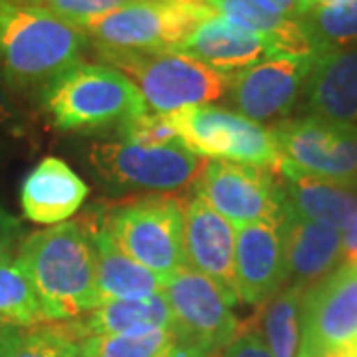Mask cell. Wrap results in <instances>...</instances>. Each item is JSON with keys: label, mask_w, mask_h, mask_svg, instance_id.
Instances as JSON below:
<instances>
[{"label": "cell", "mask_w": 357, "mask_h": 357, "mask_svg": "<svg viewBox=\"0 0 357 357\" xmlns=\"http://www.w3.org/2000/svg\"><path fill=\"white\" fill-rule=\"evenodd\" d=\"M195 192L234 229L284 220L280 187L268 169L211 159L195 181Z\"/></svg>", "instance_id": "obj_11"}, {"label": "cell", "mask_w": 357, "mask_h": 357, "mask_svg": "<svg viewBox=\"0 0 357 357\" xmlns=\"http://www.w3.org/2000/svg\"><path fill=\"white\" fill-rule=\"evenodd\" d=\"M306 290L288 284L268 298L260 312L262 340L272 357H296L300 342V312Z\"/></svg>", "instance_id": "obj_24"}, {"label": "cell", "mask_w": 357, "mask_h": 357, "mask_svg": "<svg viewBox=\"0 0 357 357\" xmlns=\"http://www.w3.org/2000/svg\"><path fill=\"white\" fill-rule=\"evenodd\" d=\"M280 197L284 215L318 222L335 230H345L357 217V187L332 183L298 173L280 165Z\"/></svg>", "instance_id": "obj_18"}, {"label": "cell", "mask_w": 357, "mask_h": 357, "mask_svg": "<svg viewBox=\"0 0 357 357\" xmlns=\"http://www.w3.org/2000/svg\"><path fill=\"white\" fill-rule=\"evenodd\" d=\"M86 34L24 0H0V79L18 89H44L82 64Z\"/></svg>", "instance_id": "obj_2"}, {"label": "cell", "mask_w": 357, "mask_h": 357, "mask_svg": "<svg viewBox=\"0 0 357 357\" xmlns=\"http://www.w3.org/2000/svg\"><path fill=\"white\" fill-rule=\"evenodd\" d=\"M89 163L98 175L121 189L171 192L192 185L201 169V157L183 145L145 147L126 141L93 143Z\"/></svg>", "instance_id": "obj_10"}, {"label": "cell", "mask_w": 357, "mask_h": 357, "mask_svg": "<svg viewBox=\"0 0 357 357\" xmlns=\"http://www.w3.org/2000/svg\"><path fill=\"white\" fill-rule=\"evenodd\" d=\"M26 328L0 316V357H10L22 344Z\"/></svg>", "instance_id": "obj_34"}, {"label": "cell", "mask_w": 357, "mask_h": 357, "mask_svg": "<svg viewBox=\"0 0 357 357\" xmlns=\"http://www.w3.org/2000/svg\"><path fill=\"white\" fill-rule=\"evenodd\" d=\"M304 98L312 114L357 126V46L316 56Z\"/></svg>", "instance_id": "obj_19"}, {"label": "cell", "mask_w": 357, "mask_h": 357, "mask_svg": "<svg viewBox=\"0 0 357 357\" xmlns=\"http://www.w3.org/2000/svg\"><path fill=\"white\" fill-rule=\"evenodd\" d=\"M98 52L109 68L133 82L147 109L155 114L167 115L189 105H208L229 91L230 76L178 50Z\"/></svg>", "instance_id": "obj_4"}, {"label": "cell", "mask_w": 357, "mask_h": 357, "mask_svg": "<svg viewBox=\"0 0 357 357\" xmlns=\"http://www.w3.org/2000/svg\"><path fill=\"white\" fill-rule=\"evenodd\" d=\"M117 135L126 143L145 145V147H165V145H183L177 135L169 114L137 115L117 128Z\"/></svg>", "instance_id": "obj_30"}, {"label": "cell", "mask_w": 357, "mask_h": 357, "mask_svg": "<svg viewBox=\"0 0 357 357\" xmlns=\"http://www.w3.org/2000/svg\"><path fill=\"white\" fill-rule=\"evenodd\" d=\"M88 185L60 157H44L20 185V206L36 225H62L82 208Z\"/></svg>", "instance_id": "obj_16"}, {"label": "cell", "mask_w": 357, "mask_h": 357, "mask_svg": "<svg viewBox=\"0 0 357 357\" xmlns=\"http://www.w3.org/2000/svg\"><path fill=\"white\" fill-rule=\"evenodd\" d=\"M234 276L238 300L260 306L288 282L282 222H252L236 229Z\"/></svg>", "instance_id": "obj_14"}, {"label": "cell", "mask_w": 357, "mask_h": 357, "mask_svg": "<svg viewBox=\"0 0 357 357\" xmlns=\"http://www.w3.org/2000/svg\"><path fill=\"white\" fill-rule=\"evenodd\" d=\"M30 6L56 16L66 24L82 30L89 22L114 13L121 6H128L135 0H24Z\"/></svg>", "instance_id": "obj_29"}, {"label": "cell", "mask_w": 357, "mask_h": 357, "mask_svg": "<svg viewBox=\"0 0 357 357\" xmlns=\"http://www.w3.org/2000/svg\"><path fill=\"white\" fill-rule=\"evenodd\" d=\"M302 345L330 357L357 351V266L340 264L307 288L300 312Z\"/></svg>", "instance_id": "obj_12"}, {"label": "cell", "mask_w": 357, "mask_h": 357, "mask_svg": "<svg viewBox=\"0 0 357 357\" xmlns=\"http://www.w3.org/2000/svg\"><path fill=\"white\" fill-rule=\"evenodd\" d=\"M173 349L171 330L121 333V335H88L79 342L82 357H169Z\"/></svg>", "instance_id": "obj_26"}, {"label": "cell", "mask_w": 357, "mask_h": 357, "mask_svg": "<svg viewBox=\"0 0 357 357\" xmlns=\"http://www.w3.org/2000/svg\"><path fill=\"white\" fill-rule=\"evenodd\" d=\"M0 159H2V149H0Z\"/></svg>", "instance_id": "obj_40"}, {"label": "cell", "mask_w": 357, "mask_h": 357, "mask_svg": "<svg viewBox=\"0 0 357 357\" xmlns=\"http://www.w3.org/2000/svg\"><path fill=\"white\" fill-rule=\"evenodd\" d=\"M52 126L60 131L119 128L149 112L139 89L109 66L77 64L42 91Z\"/></svg>", "instance_id": "obj_3"}, {"label": "cell", "mask_w": 357, "mask_h": 357, "mask_svg": "<svg viewBox=\"0 0 357 357\" xmlns=\"http://www.w3.org/2000/svg\"><path fill=\"white\" fill-rule=\"evenodd\" d=\"M218 357H272L264 340L256 332H241Z\"/></svg>", "instance_id": "obj_32"}, {"label": "cell", "mask_w": 357, "mask_h": 357, "mask_svg": "<svg viewBox=\"0 0 357 357\" xmlns=\"http://www.w3.org/2000/svg\"><path fill=\"white\" fill-rule=\"evenodd\" d=\"M163 294L173 314L169 357H215L241 333V324L217 284L192 268L173 274Z\"/></svg>", "instance_id": "obj_6"}, {"label": "cell", "mask_w": 357, "mask_h": 357, "mask_svg": "<svg viewBox=\"0 0 357 357\" xmlns=\"http://www.w3.org/2000/svg\"><path fill=\"white\" fill-rule=\"evenodd\" d=\"M0 316L26 330L46 324L34 286L16 260L0 264Z\"/></svg>", "instance_id": "obj_27"}, {"label": "cell", "mask_w": 357, "mask_h": 357, "mask_svg": "<svg viewBox=\"0 0 357 357\" xmlns=\"http://www.w3.org/2000/svg\"><path fill=\"white\" fill-rule=\"evenodd\" d=\"M314 60L272 56L230 76L227 98L238 114L258 123L288 115L306 86Z\"/></svg>", "instance_id": "obj_13"}, {"label": "cell", "mask_w": 357, "mask_h": 357, "mask_svg": "<svg viewBox=\"0 0 357 357\" xmlns=\"http://www.w3.org/2000/svg\"><path fill=\"white\" fill-rule=\"evenodd\" d=\"M215 10L211 6L175 4L165 0H135L89 22L82 32L98 50H178L195 28Z\"/></svg>", "instance_id": "obj_7"}, {"label": "cell", "mask_w": 357, "mask_h": 357, "mask_svg": "<svg viewBox=\"0 0 357 357\" xmlns=\"http://www.w3.org/2000/svg\"><path fill=\"white\" fill-rule=\"evenodd\" d=\"M342 264L357 266V217L342 230Z\"/></svg>", "instance_id": "obj_35"}, {"label": "cell", "mask_w": 357, "mask_h": 357, "mask_svg": "<svg viewBox=\"0 0 357 357\" xmlns=\"http://www.w3.org/2000/svg\"><path fill=\"white\" fill-rule=\"evenodd\" d=\"M266 2L290 18H300L302 14V0H266Z\"/></svg>", "instance_id": "obj_36"}, {"label": "cell", "mask_w": 357, "mask_h": 357, "mask_svg": "<svg viewBox=\"0 0 357 357\" xmlns=\"http://www.w3.org/2000/svg\"><path fill=\"white\" fill-rule=\"evenodd\" d=\"M208 6L222 18L266 40L274 56H318L302 22L276 10L266 0H213Z\"/></svg>", "instance_id": "obj_21"}, {"label": "cell", "mask_w": 357, "mask_h": 357, "mask_svg": "<svg viewBox=\"0 0 357 357\" xmlns=\"http://www.w3.org/2000/svg\"><path fill=\"white\" fill-rule=\"evenodd\" d=\"M102 227L123 255L165 280L187 268L185 204L177 197L151 195L115 204Z\"/></svg>", "instance_id": "obj_5"}, {"label": "cell", "mask_w": 357, "mask_h": 357, "mask_svg": "<svg viewBox=\"0 0 357 357\" xmlns=\"http://www.w3.org/2000/svg\"><path fill=\"white\" fill-rule=\"evenodd\" d=\"M16 262L38 296L46 321H74L100 306L96 252L82 222H62L22 238Z\"/></svg>", "instance_id": "obj_1"}, {"label": "cell", "mask_w": 357, "mask_h": 357, "mask_svg": "<svg viewBox=\"0 0 357 357\" xmlns=\"http://www.w3.org/2000/svg\"><path fill=\"white\" fill-rule=\"evenodd\" d=\"M236 229L203 199L185 204V255L187 268L217 284L230 306L238 300L234 276Z\"/></svg>", "instance_id": "obj_15"}, {"label": "cell", "mask_w": 357, "mask_h": 357, "mask_svg": "<svg viewBox=\"0 0 357 357\" xmlns=\"http://www.w3.org/2000/svg\"><path fill=\"white\" fill-rule=\"evenodd\" d=\"M183 147L197 157L232 161L278 171L280 155L272 131L238 112L208 105H189L169 114Z\"/></svg>", "instance_id": "obj_8"}, {"label": "cell", "mask_w": 357, "mask_h": 357, "mask_svg": "<svg viewBox=\"0 0 357 357\" xmlns=\"http://www.w3.org/2000/svg\"><path fill=\"white\" fill-rule=\"evenodd\" d=\"M288 280L312 288L342 264V232L318 222L284 215Z\"/></svg>", "instance_id": "obj_20"}, {"label": "cell", "mask_w": 357, "mask_h": 357, "mask_svg": "<svg viewBox=\"0 0 357 357\" xmlns=\"http://www.w3.org/2000/svg\"><path fill=\"white\" fill-rule=\"evenodd\" d=\"M280 165L357 187V126L310 114L270 128Z\"/></svg>", "instance_id": "obj_9"}, {"label": "cell", "mask_w": 357, "mask_h": 357, "mask_svg": "<svg viewBox=\"0 0 357 357\" xmlns=\"http://www.w3.org/2000/svg\"><path fill=\"white\" fill-rule=\"evenodd\" d=\"M84 337L88 335H121V333L173 330V314L165 294L159 292L139 300L103 302L84 319H77Z\"/></svg>", "instance_id": "obj_23"}, {"label": "cell", "mask_w": 357, "mask_h": 357, "mask_svg": "<svg viewBox=\"0 0 357 357\" xmlns=\"http://www.w3.org/2000/svg\"><path fill=\"white\" fill-rule=\"evenodd\" d=\"M178 52L203 62L225 76H234L250 66L260 64L274 56L266 40L244 30L220 14H211L195 28Z\"/></svg>", "instance_id": "obj_17"}, {"label": "cell", "mask_w": 357, "mask_h": 357, "mask_svg": "<svg viewBox=\"0 0 357 357\" xmlns=\"http://www.w3.org/2000/svg\"><path fill=\"white\" fill-rule=\"evenodd\" d=\"M76 357H82V356H76Z\"/></svg>", "instance_id": "obj_41"}, {"label": "cell", "mask_w": 357, "mask_h": 357, "mask_svg": "<svg viewBox=\"0 0 357 357\" xmlns=\"http://www.w3.org/2000/svg\"><path fill=\"white\" fill-rule=\"evenodd\" d=\"M314 42L316 54L357 46V0H332L298 18Z\"/></svg>", "instance_id": "obj_25"}, {"label": "cell", "mask_w": 357, "mask_h": 357, "mask_svg": "<svg viewBox=\"0 0 357 357\" xmlns=\"http://www.w3.org/2000/svg\"><path fill=\"white\" fill-rule=\"evenodd\" d=\"M328 2H332V0H302V14L307 13V10H312V8H316V6L328 4ZM302 14H300V16H302Z\"/></svg>", "instance_id": "obj_37"}, {"label": "cell", "mask_w": 357, "mask_h": 357, "mask_svg": "<svg viewBox=\"0 0 357 357\" xmlns=\"http://www.w3.org/2000/svg\"><path fill=\"white\" fill-rule=\"evenodd\" d=\"M22 243L20 220L0 206V264L10 262Z\"/></svg>", "instance_id": "obj_31"}, {"label": "cell", "mask_w": 357, "mask_h": 357, "mask_svg": "<svg viewBox=\"0 0 357 357\" xmlns=\"http://www.w3.org/2000/svg\"><path fill=\"white\" fill-rule=\"evenodd\" d=\"M296 357H330V356H324V354H318V351H314V349H307L304 345H300V351H298V356Z\"/></svg>", "instance_id": "obj_39"}, {"label": "cell", "mask_w": 357, "mask_h": 357, "mask_svg": "<svg viewBox=\"0 0 357 357\" xmlns=\"http://www.w3.org/2000/svg\"><path fill=\"white\" fill-rule=\"evenodd\" d=\"M165 2H175V4H191V6H208L213 0H165Z\"/></svg>", "instance_id": "obj_38"}, {"label": "cell", "mask_w": 357, "mask_h": 357, "mask_svg": "<svg viewBox=\"0 0 357 357\" xmlns=\"http://www.w3.org/2000/svg\"><path fill=\"white\" fill-rule=\"evenodd\" d=\"M22 115L16 109L14 100L10 98V91L6 88V84L0 79V129L2 131H8L14 135H20L22 133Z\"/></svg>", "instance_id": "obj_33"}, {"label": "cell", "mask_w": 357, "mask_h": 357, "mask_svg": "<svg viewBox=\"0 0 357 357\" xmlns=\"http://www.w3.org/2000/svg\"><path fill=\"white\" fill-rule=\"evenodd\" d=\"M96 252V284L100 302L139 300L163 292L167 280L126 256L103 227H86ZM100 304V306H102Z\"/></svg>", "instance_id": "obj_22"}, {"label": "cell", "mask_w": 357, "mask_h": 357, "mask_svg": "<svg viewBox=\"0 0 357 357\" xmlns=\"http://www.w3.org/2000/svg\"><path fill=\"white\" fill-rule=\"evenodd\" d=\"M84 332L74 321H46L26 330L22 344L10 357H76Z\"/></svg>", "instance_id": "obj_28"}]
</instances>
